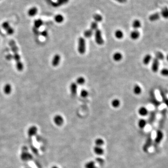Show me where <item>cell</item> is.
Returning <instances> with one entry per match:
<instances>
[{"label":"cell","mask_w":168,"mask_h":168,"mask_svg":"<svg viewBox=\"0 0 168 168\" xmlns=\"http://www.w3.org/2000/svg\"><path fill=\"white\" fill-rule=\"evenodd\" d=\"M149 114V116L147 121V124L152 125L156 120V111H151Z\"/></svg>","instance_id":"obj_11"},{"label":"cell","mask_w":168,"mask_h":168,"mask_svg":"<svg viewBox=\"0 0 168 168\" xmlns=\"http://www.w3.org/2000/svg\"><path fill=\"white\" fill-rule=\"evenodd\" d=\"M138 113L140 116H142V117H144V116H147L148 115L149 112L146 107L144 106H141L138 110Z\"/></svg>","instance_id":"obj_16"},{"label":"cell","mask_w":168,"mask_h":168,"mask_svg":"<svg viewBox=\"0 0 168 168\" xmlns=\"http://www.w3.org/2000/svg\"><path fill=\"white\" fill-rule=\"evenodd\" d=\"M85 168H98L96 163L94 161H89L85 163Z\"/></svg>","instance_id":"obj_24"},{"label":"cell","mask_w":168,"mask_h":168,"mask_svg":"<svg viewBox=\"0 0 168 168\" xmlns=\"http://www.w3.org/2000/svg\"><path fill=\"white\" fill-rule=\"evenodd\" d=\"M152 56L150 54H147L143 57L142 59V63L145 65H147L150 64V63L152 61Z\"/></svg>","instance_id":"obj_20"},{"label":"cell","mask_w":168,"mask_h":168,"mask_svg":"<svg viewBox=\"0 0 168 168\" xmlns=\"http://www.w3.org/2000/svg\"><path fill=\"white\" fill-rule=\"evenodd\" d=\"M38 132V128L35 126H32L30 127L28 130V135L29 137H32L35 136Z\"/></svg>","instance_id":"obj_18"},{"label":"cell","mask_w":168,"mask_h":168,"mask_svg":"<svg viewBox=\"0 0 168 168\" xmlns=\"http://www.w3.org/2000/svg\"><path fill=\"white\" fill-rule=\"evenodd\" d=\"M153 143V139L152 138V134L151 132L148 134L147 138L146 139L144 144L142 147V150L144 152H147L149 148L152 146Z\"/></svg>","instance_id":"obj_3"},{"label":"cell","mask_w":168,"mask_h":168,"mask_svg":"<svg viewBox=\"0 0 168 168\" xmlns=\"http://www.w3.org/2000/svg\"><path fill=\"white\" fill-rule=\"evenodd\" d=\"M160 95L162 96V100L163 102L165 104V105H166V106H167L168 107V98L167 97V96L165 95V94H164V93L161 91L160 92Z\"/></svg>","instance_id":"obj_40"},{"label":"cell","mask_w":168,"mask_h":168,"mask_svg":"<svg viewBox=\"0 0 168 168\" xmlns=\"http://www.w3.org/2000/svg\"><path fill=\"white\" fill-rule=\"evenodd\" d=\"M93 151L95 155L98 156H101L105 153V151L102 147L95 146L93 147Z\"/></svg>","instance_id":"obj_14"},{"label":"cell","mask_w":168,"mask_h":168,"mask_svg":"<svg viewBox=\"0 0 168 168\" xmlns=\"http://www.w3.org/2000/svg\"><path fill=\"white\" fill-rule=\"evenodd\" d=\"M70 91L72 96H76L78 92V85L75 82L71 83L70 85Z\"/></svg>","instance_id":"obj_13"},{"label":"cell","mask_w":168,"mask_h":168,"mask_svg":"<svg viewBox=\"0 0 168 168\" xmlns=\"http://www.w3.org/2000/svg\"><path fill=\"white\" fill-rule=\"evenodd\" d=\"M95 41L99 45H102L104 43L103 38L102 35V32L100 30L98 29L95 31Z\"/></svg>","instance_id":"obj_4"},{"label":"cell","mask_w":168,"mask_h":168,"mask_svg":"<svg viewBox=\"0 0 168 168\" xmlns=\"http://www.w3.org/2000/svg\"><path fill=\"white\" fill-rule=\"evenodd\" d=\"M111 105L113 107L115 108H117L121 105V101L117 98H115L111 101Z\"/></svg>","instance_id":"obj_28"},{"label":"cell","mask_w":168,"mask_h":168,"mask_svg":"<svg viewBox=\"0 0 168 168\" xmlns=\"http://www.w3.org/2000/svg\"><path fill=\"white\" fill-rule=\"evenodd\" d=\"M94 32L90 29L86 30L84 32V36L86 39H90L94 34Z\"/></svg>","instance_id":"obj_30"},{"label":"cell","mask_w":168,"mask_h":168,"mask_svg":"<svg viewBox=\"0 0 168 168\" xmlns=\"http://www.w3.org/2000/svg\"><path fill=\"white\" fill-rule=\"evenodd\" d=\"M53 122L56 126L60 127L64 124V119L62 115H56L53 117Z\"/></svg>","instance_id":"obj_6"},{"label":"cell","mask_w":168,"mask_h":168,"mask_svg":"<svg viewBox=\"0 0 168 168\" xmlns=\"http://www.w3.org/2000/svg\"><path fill=\"white\" fill-rule=\"evenodd\" d=\"M161 15L159 13H155L151 15L149 17V20L151 22H155L158 20L160 18Z\"/></svg>","instance_id":"obj_27"},{"label":"cell","mask_w":168,"mask_h":168,"mask_svg":"<svg viewBox=\"0 0 168 168\" xmlns=\"http://www.w3.org/2000/svg\"><path fill=\"white\" fill-rule=\"evenodd\" d=\"M160 15L165 19H168V8L167 7L162 9Z\"/></svg>","instance_id":"obj_35"},{"label":"cell","mask_w":168,"mask_h":168,"mask_svg":"<svg viewBox=\"0 0 168 168\" xmlns=\"http://www.w3.org/2000/svg\"><path fill=\"white\" fill-rule=\"evenodd\" d=\"M12 86L9 83H7L3 86V92L5 95H10L12 92Z\"/></svg>","instance_id":"obj_21"},{"label":"cell","mask_w":168,"mask_h":168,"mask_svg":"<svg viewBox=\"0 0 168 168\" xmlns=\"http://www.w3.org/2000/svg\"><path fill=\"white\" fill-rule=\"evenodd\" d=\"M38 12V9L35 7H33L30 8L28 11V14L30 17H33L36 15Z\"/></svg>","instance_id":"obj_22"},{"label":"cell","mask_w":168,"mask_h":168,"mask_svg":"<svg viewBox=\"0 0 168 168\" xmlns=\"http://www.w3.org/2000/svg\"><path fill=\"white\" fill-rule=\"evenodd\" d=\"M9 44L13 53V58L15 61L16 68L18 71H21L24 70V64L21 61V57L18 53V48L16 44L15 41L11 40L9 42Z\"/></svg>","instance_id":"obj_1"},{"label":"cell","mask_w":168,"mask_h":168,"mask_svg":"<svg viewBox=\"0 0 168 168\" xmlns=\"http://www.w3.org/2000/svg\"><path fill=\"white\" fill-rule=\"evenodd\" d=\"M93 19L94 21L97 22V23L101 22L103 20V17L102 15L99 14H95L93 15Z\"/></svg>","instance_id":"obj_34"},{"label":"cell","mask_w":168,"mask_h":168,"mask_svg":"<svg viewBox=\"0 0 168 168\" xmlns=\"http://www.w3.org/2000/svg\"><path fill=\"white\" fill-rule=\"evenodd\" d=\"M2 27L4 30L6 31L7 34L9 35H13L14 33V30L12 27L10 25L9 22H4L2 24Z\"/></svg>","instance_id":"obj_5"},{"label":"cell","mask_w":168,"mask_h":168,"mask_svg":"<svg viewBox=\"0 0 168 168\" xmlns=\"http://www.w3.org/2000/svg\"><path fill=\"white\" fill-rule=\"evenodd\" d=\"M164 137V134L162 131L161 129L157 130L156 133V136L155 139V143L156 144H159L162 141Z\"/></svg>","instance_id":"obj_7"},{"label":"cell","mask_w":168,"mask_h":168,"mask_svg":"<svg viewBox=\"0 0 168 168\" xmlns=\"http://www.w3.org/2000/svg\"><path fill=\"white\" fill-rule=\"evenodd\" d=\"M43 22L41 19H37L34 21V27L36 29H39L43 25Z\"/></svg>","instance_id":"obj_36"},{"label":"cell","mask_w":168,"mask_h":168,"mask_svg":"<svg viewBox=\"0 0 168 168\" xmlns=\"http://www.w3.org/2000/svg\"><path fill=\"white\" fill-rule=\"evenodd\" d=\"M142 26L141 22L138 19H136L132 23V27L134 30H138Z\"/></svg>","instance_id":"obj_29"},{"label":"cell","mask_w":168,"mask_h":168,"mask_svg":"<svg viewBox=\"0 0 168 168\" xmlns=\"http://www.w3.org/2000/svg\"><path fill=\"white\" fill-rule=\"evenodd\" d=\"M41 35L44 37H47L48 35V32L46 31V30H44L41 33Z\"/></svg>","instance_id":"obj_42"},{"label":"cell","mask_w":168,"mask_h":168,"mask_svg":"<svg viewBox=\"0 0 168 168\" xmlns=\"http://www.w3.org/2000/svg\"><path fill=\"white\" fill-rule=\"evenodd\" d=\"M160 74L163 77H168V69L163 68L160 71Z\"/></svg>","instance_id":"obj_41"},{"label":"cell","mask_w":168,"mask_h":168,"mask_svg":"<svg viewBox=\"0 0 168 168\" xmlns=\"http://www.w3.org/2000/svg\"><path fill=\"white\" fill-rule=\"evenodd\" d=\"M80 95L81 97L83 98H86L89 96V92L87 90L85 89H83L80 92Z\"/></svg>","instance_id":"obj_38"},{"label":"cell","mask_w":168,"mask_h":168,"mask_svg":"<svg viewBox=\"0 0 168 168\" xmlns=\"http://www.w3.org/2000/svg\"><path fill=\"white\" fill-rule=\"evenodd\" d=\"M166 60H167V61H168V54L166 56Z\"/></svg>","instance_id":"obj_45"},{"label":"cell","mask_w":168,"mask_h":168,"mask_svg":"<svg viewBox=\"0 0 168 168\" xmlns=\"http://www.w3.org/2000/svg\"><path fill=\"white\" fill-rule=\"evenodd\" d=\"M115 1L121 3H124L127 2V0H115Z\"/></svg>","instance_id":"obj_43"},{"label":"cell","mask_w":168,"mask_h":168,"mask_svg":"<svg viewBox=\"0 0 168 168\" xmlns=\"http://www.w3.org/2000/svg\"><path fill=\"white\" fill-rule=\"evenodd\" d=\"M155 58L159 61L162 60L164 59V56L163 54L160 51H157L155 54Z\"/></svg>","instance_id":"obj_37"},{"label":"cell","mask_w":168,"mask_h":168,"mask_svg":"<svg viewBox=\"0 0 168 168\" xmlns=\"http://www.w3.org/2000/svg\"><path fill=\"white\" fill-rule=\"evenodd\" d=\"M114 35L115 38L119 40H121L124 37V33L121 30H116L114 33Z\"/></svg>","instance_id":"obj_26"},{"label":"cell","mask_w":168,"mask_h":168,"mask_svg":"<svg viewBox=\"0 0 168 168\" xmlns=\"http://www.w3.org/2000/svg\"><path fill=\"white\" fill-rule=\"evenodd\" d=\"M90 29L93 31H95L98 29V23L97 22L93 21L91 22L90 25Z\"/></svg>","instance_id":"obj_39"},{"label":"cell","mask_w":168,"mask_h":168,"mask_svg":"<svg viewBox=\"0 0 168 168\" xmlns=\"http://www.w3.org/2000/svg\"><path fill=\"white\" fill-rule=\"evenodd\" d=\"M54 20L57 23L61 24L64 21V17L61 14H58L55 16Z\"/></svg>","instance_id":"obj_31"},{"label":"cell","mask_w":168,"mask_h":168,"mask_svg":"<svg viewBox=\"0 0 168 168\" xmlns=\"http://www.w3.org/2000/svg\"><path fill=\"white\" fill-rule=\"evenodd\" d=\"M159 69V61L156 58H154L152 60L151 64V70L154 73H156L158 72Z\"/></svg>","instance_id":"obj_8"},{"label":"cell","mask_w":168,"mask_h":168,"mask_svg":"<svg viewBox=\"0 0 168 168\" xmlns=\"http://www.w3.org/2000/svg\"><path fill=\"white\" fill-rule=\"evenodd\" d=\"M151 97L150 99V101L151 102V103L153 104L154 106L156 107H158L161 105V102L157 99H156V97L155 96V95L154 92L151 93Z\"/></svg>","instance_id":"obj_12"},{"label":"cell","mask_w":168,"mask_h":168,"mask_svg":"<svg viewBox=\"0 0 168 168\" xmlns=\"http://www.w3.org/2000/svg\"><path fill=\"white\" fill-rule=\"evenodd\" d=\"M32 156L28 152L27 149H24V151L23 150L22 153L21 154V158L22 160H24V161H27L28 160L31 159Z\"/></svg>","instance_id":"obj_10"},{"label":"cell","mask_w":168,"mask_h":168,"mask_svg":"<svg viewBox=\"0 0 168 168\" xmlns=\"http://www.w3.org/2000/svg\"><path fill=\"white\" fill-rule=\"evenodd\" d=\"M95 146L102 147L105 144V141L101 138H97L95 140Z\"/></svg>","instance_id":"obj_32"},{"label":"cell","mask_w":168,"mask_h":168,"mask_svg":"<svg viewBox=\"0 0 168 168\" xmlns=\"http://www.w3.org/2000/svg\"><path fill=\"white\" fill-rule=\"evenodd\" d=\"M147 121L145 120L144 119H140L138 121V126L140 129H143L145 128L147 125Z\"/></svg>","instance_id":"obj_23"},{"label":"cell","mask_w":168,"mask_h":168,"mask_svg":"<svg viewBox=\"0 0 168 168\" xmlns=\"http://www.w3.org/2000/svg\"><path fill=\"white\" fill-rule=\"evenodd\" d=\"M123 59V55L120 52H115L113 55V59L115 62H118L121 61Z\"/></svg>","instance_id":"obj_19"},{"label":"cell","mask_w":168,"mask_h":168,"mask_svg":"<svg viewBox=\"0 0 168 168\" xmlns=\"http://www.w3.org/2000/svg\"><path fill=\"white\" fill-rule=\"evenodd\" d=\"M162 112V116L160 119V121L159 123L160 129H161V128H162L164 126V124L165 123V120L166 118V113L167 111L166 109H164V110H163V111Z\"/></svg>","instance_id":"obj_15"},{"label":"cell","mask_w":168,"mask_h":168,"mask_svg":"<svg viewBox=\"0 0 168 168\" xmlns=\"http://www.w3.org/2000/svg\"><path fill=\"white\" fill-rule=\"evenodd\" d=\"M86 40L83 37H80L78 40L77 50L78 52L81 55H83L86 53Z\"/></svg>","instance_id":"obj_2"},{"label":"cell","mask_w":168,"mask_h":168,"mask_svg":"<svg viewBox=\"0 0 168 168\" xmlns=\"http://www.w3.org/2000/svg\"><path fill=\"white\" fill-rule=\"evenodd\" d=\"M133 91L135 95H139L142 94V89L139 85L136 84L133 87Z\"/></svg>","instance_id":"obj_25"},{"label":"cell","mask_w":168,"mask_h":168,"mask_svg":"<svg viewBox=\"0 0 168 168\" xmlns=\"http://www.w3.org/2000/svg\"><path fill=\"white\" fill-rule=\"evenodd\" d=\"M140 35V32L138 30H133L130 33V38L133 40H136L139 39Z\"/></svg>","instance_id":"obj_17"},{"label":"cell","mask_w":168,"mask_h":168,"mask_svg":"<svg viewBox=\"0 0 168 168\" xmlns=\"http://www.w3.org/2000/svg\"><path fill=\"white\" fill-rule=\"evenodd\" d=\"M75 83L77 84V85H83L86 83V79L83 76H80L77 78Z\"/></svg>","instance_id":"obj_33"},{"label":"cell","mask_w":168,"mask_h":168,"mask_svg":"<svg viewBox=\"0 0 168 168\" xmlns=\"http://www.w3.org/2000/svg\"><path fill=\"white\" fill-rule=\"evenodd\" d=\"M61 57L59 54H55L51 60V65L53 67H57L59 65L61 62Z\"/></svg>","instance_id":"obj_9"},{"label":"cell","mask_w":168,"mask_h":168,"mask_svg":"<svg viewBox=\"0 0 168 168\" xmlns=\"http://www.w3.org/2000/svg\"><path fill=\"white\" fill-rule=\"evenodd\" d=\"M51 168H59L58 166H55V165H54V166H53L52 167H51Z\"/></svg>","instance_id":"obj_44"}]
</instances>
